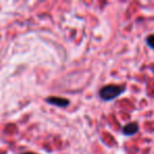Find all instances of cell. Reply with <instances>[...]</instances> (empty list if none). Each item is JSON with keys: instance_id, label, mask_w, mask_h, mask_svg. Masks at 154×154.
<instances>
[{"instance_id": "cell-5", "label": "cell", "mask_w": 154, "mask_h": 154, "mask_svg": "<svg viewBox=\"0 0 154 154\" xmlns=\"http://www.w3.org/2000/svg\"><path fill=\"white\" fill-rule=\"evenodd\" d=\"M22 154H36L34 152H26V153H22Z\"/></svg>"}, {"instance_id": "cell-2", "label": "cell", "mask_w": 154, "mask_h": 154, "mask_svg": "<svg viewBox=\"0 0 154 154\" xmlns=\"http://www.w3.org/2000/svg\"><path fill=\"white\" fill-rule=\"evenodd\" d=\"M45 101L48 103L52 106H55V107H59V108H66L70 105V100L63 97H58V96H50L45 98Z\"/></svg>"}, {"instance_id": "cell-4", "label": "cell", "mask_w": 154, "mask_h": 154, "mask_svg": "<svg viewBox=\"0 0 154 154\" xmlns=\"http://www.w3.org/2000/svg\"><path fill=\"white\" fill-rule=\"evenodd\" d=\"M146 43H147V45L150 49L154 50V34L149 35V36L146 38Z\"/></svg>"}, {"instance_id": "cell-3", "label": "cell", "mask_w": 154, "mask_h": 154, "mask_svg": "<svg viewBox=\"0 0 154 154\" xmlns=\"http://www.w3.org/2000/svg\"><path fill=\"white\" fill-rule=\"evenodd\" d=\"M122 134L126 135V136H132V135L136 134L139 131V126H138V124L135 122H129V124L125 125V126L122 127Z\"/></svg>"}, {"instance_id": "cell-1", "label": "cell", "mask_w": 154, "mask_h": 154, "mask_svg": "<svg viewBox=\"0 0 154 154\" xmlns=\"http://www.w3.org/2000/svg\"><path fill=\"white\" fill-rule=\"evenodd\" d=\"M126 90V85H107L100 88L99 97L105 101H111L124 94Z\"/></svg>"}]
</instances>
